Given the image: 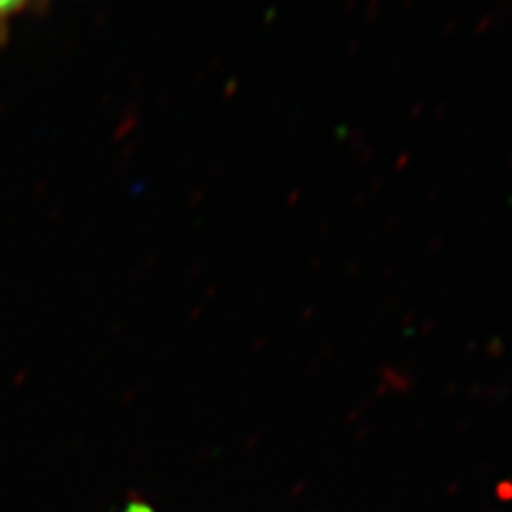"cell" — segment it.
Masks as SVG:
<instances>
[{
    "instance_id": "obj_1",
    "label": "cell",
    "mask_w": 512,
    "mask_h": 512,
    "mask_svg": "<svg viewBox=\"0 0 512 512\" xmlns=\"http://www.w3.org/2000/svg\"><path fill=\"white\" fill-rule=\"evenodd\" d=\"M52 0H0V47L7 45L18 22L50 9Z\"/></svg>"
}]
</instances>
